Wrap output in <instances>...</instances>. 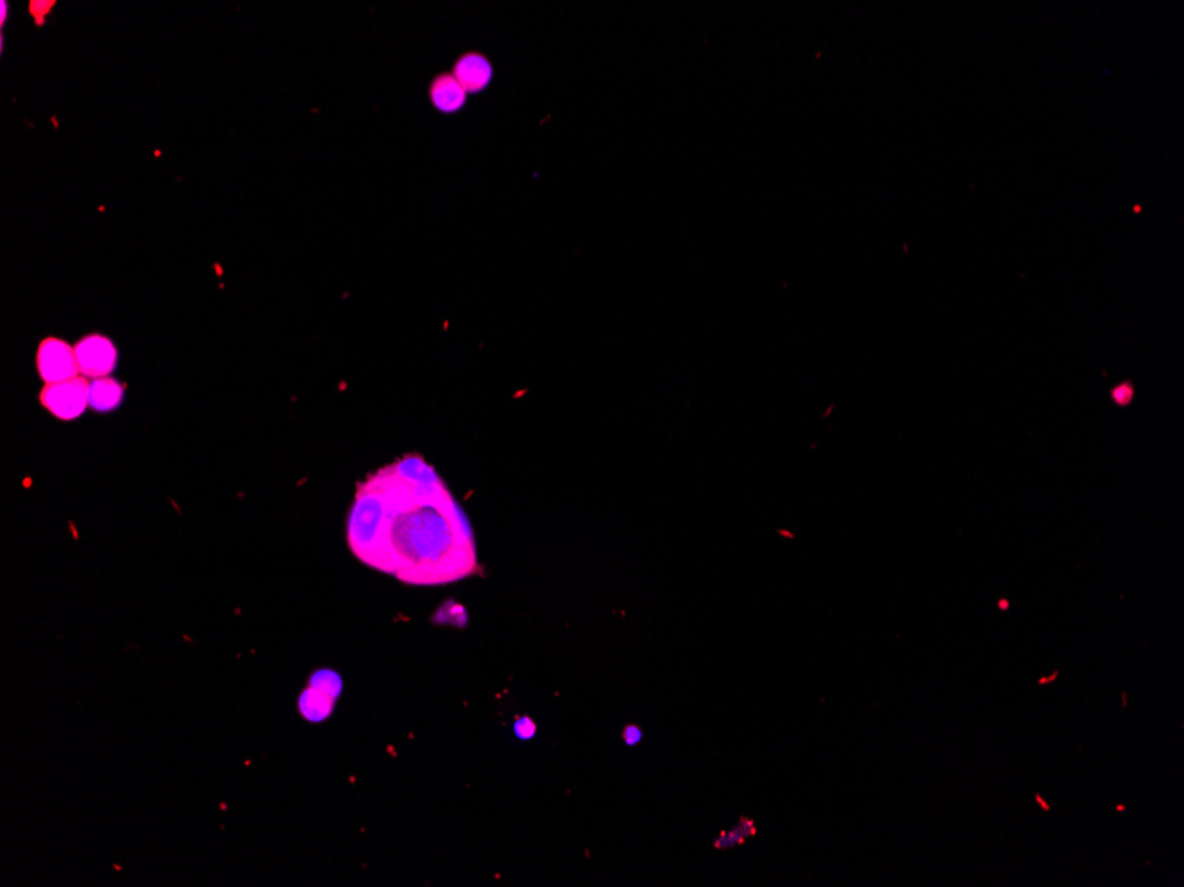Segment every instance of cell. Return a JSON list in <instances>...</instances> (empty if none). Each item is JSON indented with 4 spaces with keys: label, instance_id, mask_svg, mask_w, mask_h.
Masks as SVG:
<instances>
[{
    "label": "cell",
    "instance_id": "obj_6",
    "mask_svg": "<svg viewBox=\"0 0 1184 887\" xmlns=\"http://www.w3.org/2000/svg\"><path fill=\"white\" fill-rule=\"evenodd\" d=\"M125 400V387L107 376L89 381V407L96 413L116 411Z\"/></svg>",
    "mask_w": 1184,
    "mask_h": 887
},
{
    "label": "cell",
    "instance_id": "obj_7",
    "mask_svg": "<svg viewBox=\"0 0 1184 887\" xmlns=\"http://www.w3.org/2000/svg\"><path fill=\"white\" fill-rule=\"evenodd\" d=\"M431 99L438 110L456 112L465 105L466 90L453 75H442L431 86Z\"/></svg>",
    "mask_w": 1184,
    "mask_h": 887
},
{
    "label": "cell",
    "instance_id": "obj_1",
    "mask_svg": "<svg viewBox=\"0 0 1184 887\" xmlns=\"http://www.w3.org/2000/svg\"><path fill=\"white\" fill-rule=\"evenodd\" d=\"M352 553L415 586L479 573L474 533L437 470L410 453L359 484L348 518Z\"/></svg>",
    "mask_w": 1184,
    "mask_h": 887
},
{
    "label": "cell",
    "instance_id": "obj_10",
    "mask_svg": "<svg viewBox=\"0 0 1184 887\" xmlns=\"http://www.w3.org/2000/svg\"><path fill=\"white\" fill-rule=\"evenodd\" d=\"M311 686L316 687L319 691H323V693H326V695H330L332 698H337L339 693H341L339 675H335L334 671H328V669H324V671L321 669L319 673H316L311 678Z\"/></svg>",
    "mask_w": 1184,
    "mask_h": 887
},
{
    "label": "cell",
    "instance_id": "obj_3",
    "mask_svg": "<svg viewBox=\"0 0 1184 887\" xmlns=\"http://www.w3.org/2000/svg\"><path fill=\"white\" fill-rule=\"evenodd\" d=\"M36 369L45 385L70 381L80 376L75 346L57 337H46L36 351Z\"/></svg>",
    "mask_w": 1184,
    "mask_h": 887
},
{
    "label": "cell",
    "instance_id": "obj_4",
    "mask_svg": "<svg viewBox=\"0 0 1184 887\" xmlns=\"http://www.w3.org/2000/svg\"><path fill=\"white\" fill-rule=\"evenodd\" d=\"M75 353L80 367V376L88 379L107 378L116 370L117 350L114 342L101 335L89 333L75 344Z\"/></svg>",
    "mask_w": 1184,
    "mask_h": 887
},
{
    "label": "cell",
    "instance_id": "obj_5",
    "mask_svg": "<svg viewBox=\"0 0 1184 887\" xmlns=\"http://www.w3.org/2000/svg\"><path fill=\"white\" fill-rule=\"evenodd\" d=\"M455 79L468 92L484 89L492 80L490 62L477 53L463 55L455 68Z\"/></svg>",
    "mask_w": 1184,
    "mask_h": 887
},
{
    "label": "cell",
    "instance_id": "obj_8",
    "mask_svg": "<svg viewBox=\"0 0 1184 887\" xmlns=\"http://www.w3.org/2000/svg\"><path fill=\"white\" fill-rule=\"evenodd\" d=\"M334 704H335V698H332L330 695H326V693H323V691H319V689L311 686L300 696V712L309 721H323L324 717L330 715V712L334 709Z\"/></svg>",
    "mask_w": 1184,
    "mask_h": 887
},
{
    "label": "cell",
    "instance_id": "obj_13",
    "mask_svg": "<svg viewBox=\"0 0 1184 887\" xmlns=\"http://www.w3.org/2000/svg\"><path fill=\"white\" fill-rule=\"evenodd\" d=\"M1038 802H1039V804L1043 806V809H1045V811H1049V806H1048L1047 802H1045V800L1041 798V796H1038Z\"/></svg>",
    "mask_w": 1184,
    "mask_h": 887
},
{
    "label": "cell",
    "instance_id": "obj_9",
    "mask_svg": "<svg viewBox=\"0 0 1184 887\" xmlns=\"http://www.w3.org/2000/svg\"><path fill=\"white\" fill-rule=\"evenodd\" d=\"M756 833H757L756 824L752 820L743 818V820H739V824L734 829L720 835V838L715 842V848L724 850V848H730V846H736V845H743Z\"/></svg>",
    "mask_w": 1184,
    "mask_h": 887
},
{
    "label": "cell",
    "instance_id": "obj_11",
    "mask_svg": "<svg viewBox=\"0 0 1184 887\" xmlns=\"http://www.w3.org/2000/svg\"><path fill=\"white\" fill-rule=\"evenodd\" d=\"M516 733H518V737H522V739H531V737H534V733H536V724H534L531 719L525 717V719L518 721V724H516Z\"/></svg>",
    "mask_w": 1184,
    "mask_h": 887
},
{
    "label": "cell",
    "instance_id": "obj_12",
    "mask_svg": "<svg viewBox=\"0 0 1184 887\" xmlns=\"http://www.w3.org/2000/svg\"><path fill=\"white\" fill-rule=\"evenodd\" d=\"M642 737L644 735H642V730L638 726H626L625 732H623V741L628 746H637L638 742L642 741Z\"/></svg>",
    "mask_w": 1184,
    "mask_h": 887
},
{
    "label": "cell",
    "instance_id": "obj_2",
    "mask_svg": "<svg viewBox=\"0 0 1184 887\" xmlns=\"http://www.w3.org/2000/svg\"><path fill=\"white\" fill-rule=\"evenodd\" d=\"M40 402L57 420L73 422L89 407V381L88 378L79 376L70 381L45 385L40 394Z\"/></svg>",
    "mask_w": 1184,
    "mask_h": 887
}]
</instances>
